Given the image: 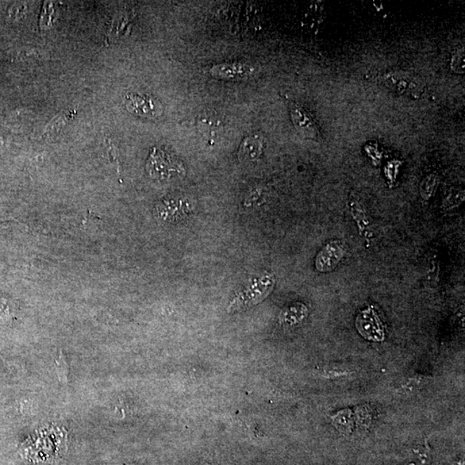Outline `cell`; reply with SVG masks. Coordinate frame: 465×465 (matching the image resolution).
Masks as SVG:
<instances>
[{
	"label": "cell",
	"instance_id": "cell-1",
	"mask_svg": "<svg viewBox=\"0 0 465 465\" xmlns=\"http://www.w3.org/2000/svg\"><path fill=\"white\" fill-rule=\"evenodd\" d=\"M147 171L155 179L167 180L186 175V168L181 161L156 148L150 153Z\"/></svg>",
	"mask_w": 465,
	"mask_h": 465
},
{
	"label": "cell",
	"instance_id": "cell-2",
	"mask_svg": "<svg viewBox=\"0 0 465 465\" xmlns=\"http://www.w3.org/2000/svg\"><path fill=\"white\" fill-rule=\"evenodd\" d=\"M274 284L275 278L274 275L267 272L257 281L253 283L248 289H246L232 300L228 307L229 312L241 310L262 302L271 293Z\"/></svg>",
	"mask_w": 465,
	"mask_h": 465
},
{
	"label": "cell",
	"instance_id": "cell-3",
	"mask_svg": "<svg viewBox=\"0 0 465 465\" xmlns=\"http://www.w3.org/2000/svg\"><path fill=\"white\" fill-rule=\"evenodd\" d=\"M356 326L357 331L367 340L378 342L386 339V326L374 307L370 306L361 311L357 317Z\"/></svg>",
	"mask_w": 465,
	"mask_h": 465
},
{
	"label": "cell",
	"instance_id": "cell-4",
	"mask_svg": "<svg viewBox=\"0 0 465 465\" xmlns=\"http://www.w3.org/2000/svg\"><path fill=\"white\" fill-rule=\"evenodd\" d=\"M125 103L130 113L141 117L156 118L163 113V106L159 100L147 94L126 95Z\"/></svg>",
	"mask_w": 465,
	"mask_h": 465
},
{
	"label": "cell",
	"instance_id": "cell-5",
	"mask_svg": "<svg viewBox=\"0 0 465 465\" xmlns=\"http://www.w3.org/2000/svg\"><path fill=\"white\" fill-rule=\"evenodd\" d=\"M205 71L214 79L227 80V82L247 79L255 75V68L253 65L241 63L214 65Z\"/></svg>",
	"mask_w": 465,
	"mask_h": 465
},
{
	"label": "cell",
	"instance_id": "cell-6",
	"mask_svg": "<svg viewBox=\"0 0 465 465\" xmlns=\"http://www.w3.org/2000/svg\"><path fill=\"white\" fill-rule=\"evenodd\" d=\"M384 82L392 91L407 97H420L424 90L421 80L401 72H393L384 76Z\"/></svg>",
	"mask_w": 465,
	"mask_h": 465
},
{
	"label": "cell",
	"instance_id": "cell-7",
	"mask_svg": "<svg viewBox=\"0 0 465 465\" xmlns=\"http://www.w3.org/2000/svg\"><path fill=\"white\" fill-rule=\"evenodd\" d=\"M290 113L292 122L299 134L309 139H318L320 132L317 122L305 108L298 103H291Z\"/></svg>",
	"mask_w": 465,
	"mask_h": 465
},
{
	"label": "cell",
	"instance_id": "cell-8",
	"mask_svg": "<svg viewBox=\"0 0 465 465\" xmlns=\"http://www.w3.org/2000/svg\"><path fill=\"white\" fill-rule=\"evenodd\" d=\"M344 245L339 241L326 244L316 257V267L319 272H328L336 268L345 255Z\"/></svg>",
	"mask_w": 465,
	"mask_h": 465
},
{
	"label": "cell",
	"instance_id": "cell-9",
	"mask_svg": "<svg viewBox=\"0 0 465 465\" xmlns=\"http://www.w3.org/2000/svg\"><path fill=\"white\" fill-rule=\"evenodd\" d=\"M264 138L262 134H253L245 138L239 149V159L246 161H253L260 158L264 150Z\"/></svg>",
	"mask_w": 465,
	"mask_h": 465
},
{
	"label": "cell",
	"instance_id": "cell-10",
	"mask_svg": "<svg viewBox=\"0 0 465 465\" xmlns=\"http://www.w3.org/2000/svg\"><path fill=\"white\" fill-rule=\"evenodd\" d=\"M75 110H67L64 111L63 113L59 115L58 117L53 119V120L50 122L48 125L46 132H44L45 136H56V134H58L61 129L64 128L65 126L68 125L69 121H71L72 118L75 116Z\"/></svg>",
	"mask_w": 465,
	"mask_h": 465
},
{
	"label": "cell",
	"instance_id": "cell-11",
	"mask_svg": "<svg viewBox=\"0 0 465 465\" xmlns=\"http://www.w3.org/2000/svg\"><path fill=\"white\" fill-rule=\"evenodd\" d=\"M198 127L200 132L206 136L218 134L222 128L221 121L208 114L198 119Z\"/></svg>",
	"mask_w": 465,
	"mask_h": 465
},
{
	"label": "cell",
	"instance_id": "cell-12",
	"mask_svg": "<svg viewBox=\"0 0 465 465\" xmlns=\"http://www.w3.org/2000/svg\"><path fill=\"white\" fill-rule=\"evenodd\" d=\"M56 369L60 382L64 384L67 383L68 380L69 368L66 357L63 355V352L61 351L56 359Z\"/></svg>",
	"mask_w": 465,
	"mask_h": 465
},
{
	"label": "cell",
	"instance_id": "cell-13",
	"mask_svg": "<svg viewBox=\"0 0 465 465\" xmlns=\"http://www.w3.org/2000/svg\"><path fill=\"white\" fill-rule=\"evenodd\" d=\"M451 68L452 71L457 72V74H464L465 69V56L464 49L457 50V51L453 53L451 61Z\"/></svg>",
	"mask_w": 465,
	"mask_h": 465
},
{
	"label": "cell",
	"instance_id": "cell-14",
	"mask_svg": "<svg viewBox=\"0 0 465 465\" xmlns=\"http://www.w3.org/2000/svg\"><path fill=\"white\" fill-rule=\"evenodd\" d=\"M438 184L436 176L431 175L428 177L424 181L422 182L421 190L422 193L431 194Z\"/></svg>",
	"mask_w": 465,
	"mask_h": 465
}]
</instances>
